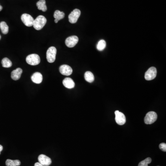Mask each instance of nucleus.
Here are the masks:
<instances>
[{
	"label": "nucleus",
	"instance_id": "1",
	"mask_svg": "<svg viewBox=\"0 0 166 166\" xmlns=\"http://www.w3.org/2000/svg\"><path fill=\"white\" fill-rule=\"evenodd\" d=\"M47 22V19L45 17L39 15L34 20L33 27L37 30H40L44 26Z\"/></svg>",
	"mask_w": 166,
	"mask_h": 166
},
{
	"label": "nucleus",
	"instance_id": "2",
	"mask_svg": "<svg viewBox=\"0 0 166 166\" xmlns=\"http://www.w3.org/2000/svg\"><path fill=\"white\" fill-rule=\"evenodd\" d=\"M56 48L54 47L49 48L46 53V58L49 63H53L55 61L56 55Z\"/></svg>",
	"mask_w": 166,
	"mask_h": 166
},
{
	"label": "nucleus",
	"instance_id": "3",
	"mask_svg": "<svg viewBox=\"0 0 166 166\" xmlns=\"http://www.w3.org/2000/svg\"><path fill=\"white\" fill-rule=\"evenodd\" d=\"M26 63L32 66H36L40 63V58L39 55L35 54L28 55L26 58Z\"/></svg>",
	"mask_w": 166,
	"mask_h": 166
},
{
	"label": "nucleus",
	"instance_id": "4",
	"mask_svg": "<svg viewBox=\"0 0 166 166\" xmlns=\"http://www.w3.org/2000/svg\"><path fill=\"white\" fill-rule=\"evenodd\" d=\"M157 115L156 112L151 111L146 114L144 118V123L146 124H152L157 120Z\"/></svg>",
	"mask_w": 166,
	"mask_h": 166
},
{
	"label": "nucleus",
	"instance_id": "5",
	"mask_svg": "<svg viewBox=\"0 0 166 166\" xmlns=\"http://www.w3.org/2000/svg\"><path fill=\"white\" fill-rule=\"evenodd\" d=\"M21 19L25 26L28 27L33 26L34 19L32 16L27 13L23 14L21 16Z\"/></svg>",
	"mask_w": 166,
	"mask_h": 166
},
{
	"label": "nucleus",
	"instance_id": "6",
	"mask_svg": "<svg viewBox=\"0 0 166 166\" xmlns=\"http://www.w3.org/2000/svg\"><path fill=\"white\" fill-rule=\"evenodd\" d=\"M81 12L78 9L73 10L70 14L69 15V19L70 22L72 24H74L78 21V19L80 17Z\"/></svg>",
	"mask_w": 166,
	"mask_h": 166
},
{
	"label": "nucleus",
	"instance_id": "7",
	"mask_svg": "<svg viewBox=\"0 0 166 166\" xmlns=\"http://www.w3.org/2000/svg\"><path fill=\"white\" fill-rule=\"evenodd\" d=\"M157 74V70L156 67H151L145 73L144 78L148 81L153 80L156 78Z\"/></svg>",
	"mask_w": 166,
	"mask_h": 166
},
{
	"label": "nucleus",
	"instance_id": "8",
	"mask_svg": "<svg viewBox=\"0 0 166 166\" xmlns=\"http://www.w3.org/2000/svg\"><path fill=\"white\" fill-rule=\"evenodd\" d=\"M114 113L116 115L115 120L117 123L120 126L125 124L126 122V118L124 114H123L122 112H120L118 110L116 111Z\"/></svg>",
	"mask_w": 166,
	"mask_h": 166
},
{
	"label": "nucleus",
	"instance_id": "9",
	"mask_svg": "<svg viewBox=\"0 0 166 166\" xmlns=\"http://www.w3.org/2000/svg\"><path fill=\"white\" fill-rule=\"evenodd\" d=\"M79 42V38L76 36H72L66 39L65 44L69 48H73Z\"/></svg>",
	"mask_w": 166,
	"mask_h": 166
},
{
	"label": "nucleus",
	"instance_id": "10",
	"mask_svg": "<svg viewBox=\"0 0 166 166\" xmlns=\"http://www.w3.org/2000/svg\"><path fill=\"white\" fill-rule=\"evenodd\" d=\"M38 160L40 163L44 166H49L52 163L51 159L49 157L43 154L39 155Z\"/></svg>",
	"mask_w": 166,
	"mask_h": 166
},
{
	"label": "nucleus",
	"instance_id": "11",
	"mask_svg": "<svg viewBox=\"0 0 166 166\" xmlns=\"http://www.w3.org/2000/svg\"><path fill=\"white\" fill-rule=\"evenodd\" d=\"M59 71L63 75L69 76L73 73V69L69 66L67 65H61L59 69Z\"/></svg>",
	"mask_w": 166,
	"mask_h": 166
},
{
	"label": "nucleus",
	"instance_id": "12",
	"mask_svg": "<svg viewBox=\"0 0 166 166\" xmlns=\"http://www.w3.org/2000/svg\"><path fill=\"white\" fill-rule=\"evenodd\" d=\"M31 79L33 82L36 84H39L41 83L42 81V75L39 72H36L32 75Z\"/></svg>",
	"mask_w": 166,
	"mask_h": 166
},
{
	"label": "nucleus",
	"instance_id": "13",
	"mask_svg": "<svg viewBox=\"0 0 166 166\" xmlns=\"http://www.w3.org/2000/svg\"><path fill=\"white\" fill-rule=\"evenodd\" d=\"M22 72V70L20 68L16 69L11 73V78L14 80H19L21 77Z\"/></svg>",
	"mask_w": 166,
	"mask_h": 166
},
{
	"label": "nucleus",
	"instance_id": "14",
	"mask_svg": "<svg viewBox=\"0 0 166 166\" xmlns=\"http://www.w3.org/2000/svg\"><path fill=\"white\" fill-rule=\"evenodd\" d=\"M63 85L67 88L73 89L75 87L73 80L70 78H66L63 80Z\"/></svg>",
	"mask_w": 166,
	"mask_h": 166
},
{
	"label": "nucleus",
	"instance_id": "15",
	"mask_svg": "<svg viewBox=\"0 0 166 166\" xmlns=\"http://www.w3.org/2000/svg\"><path fill=\"white\" fill-rule=\"evenodd\" d=\"M37 6L38 9L42 10L43 12H45L47 10L45 0H39L37 3Z\"/></svg>",
	"mask_w": 166,
	"mask_h": 166
},
{
	"label": "nucleus",
	"instance_id": "16",
	"mask_svg": "<svg viewBox=\"0 0 166 166\" xmlns=\"http://www.w3.org/2000/svg\"><path fill=\"white\" fill-rule=\"evenodd\" d=\"M85 80L89 83H92L94 81L95 78L93 73L90 71H87L85 73Z\"/></svg>",
	"mask_w": 166,
	"mask_h": 166
},
{
	"label": "nucleus",
	"instance_id": "17",
	"mask_svg": "<svg viewBox=\"0 0 166 166\" xmlns=\"http://www.w3.org/2000/svg\"><path fill=\"white\" fill-rule=\"evenodd\" d=\"M21 164L20 161L18 160H12L10 159H7L6 161L7 166H19Z\"/></svg>",
	"mask_w": 166,
	"mask_h": 166
},
{
	"label": "nucleus",
	"instance_id": "18",
	"mask_svg": "<svg viewBox=\"0 0 166 166\" xmlns=\"http://www.w3.org/2000/svg\"><path fill=\"white\" fill-rule=\"evenodd\" d=\"M65 17V13L63 12H61L60 11L56 10L54 14V17L55 19L59 20H61L63 19Z\"/></svg>",
	"mask_w": 166,
	"mask_h": 166
},
{
	"label": "nucleus",
	"instance_id": "19",
	"mask_svg": "<svg viewBox=\"0 0 166 166\" xmlns=\"http://www.w3.org/2000/svg\"><path fill=\"white\" fill-rule=\"evenodd\" d=\"M0 28L4 34H7L9 31V27L7 24L4 21L0 23Z\"/></svg>",
	"mask_w": 166,
	"mask_h": 166
},
{
	"label": "nucleus",
	"instance_id": "20",
	"mask_svg": "<svg viewBox=\"0 0 166 166\" xmlns=\"http://www.w3.org/2000/svg\"><path fill=\"white\" fill-rule=\"evenodd\" d=\"M1 64L3 67L9 68L12 66V63L9 59L7 58H4L1 60Z\"/></svg>",
	"mask_w": 166,
	"mask_h": 166
},
{
	"label": "nucleus",
	"instance_id": "21",
	"mask_svg": "<svg viewBox=\"0 0 166 166\" xmlns=\"http://www.w3.org/2000/svg\"><path fill=\"white\" fill-rule=\"evenodd\" d=\"M106 46V42L105 40H101L98 42L97 48L99 51H103L105 49Z\"/></svg>",
	"mask_w": 166,
	"mask_h": 166
},
{
	"label": "nucleus",
	"instance_id": "22",
	"mask_svg": "<svg viewBox=\"0 0 166 166\" xmlns=\"http://www.w3.org/2000/svg\"><path fill=\"white\" fill-rule=\"evenodd\" d=\"M152 161V160L150 157H148L146 158L145 160L141 161L138 166H148L149 164L151 163V162Z\"/></svg>",
	"mask_w": 166,
	"mask_h": 166
},
{
	"label": "nucleus",
	"instance_id": "23",
	"mask_svg": "<svg viewBox=\"0 0 166 166\" xmlns=\"http://www.w3.org/2000/svg\"><path fill=\"white\" fill-rule=\"evenodd\" d=\"M159 148L160 149L161 151H164V152H166V144L165 143H161V144H160L159 145Z\"/></svg>",
	"mask_w": 166,
	"mask_h": 166
},
{
	"label": "nucleus",
	"instance_id": "24",
	"mask_svg": "<svg viewBox=\"0 0 166 166\" xmlns=\"http://www.w3.org/2000/svg\"><path fill=\"white\" fill-rule=\"evenodd\" d=\"M34 166H44L42 165L41 164L39 163H36L35 164Z\"/></svg>",
	"mask_w": 166,
	"mask_h": 166
},
{
	"label": "nucleus",
	"instance_id": "25",
	"mask_svg": "<svg viewBox=\"0 0 166 166\" xmlns=\"http://www.w3.org/2000/svg\"><path fill=\"white\" fill-rule=\"evenodd\" d=\"M3 150V146L1 145H0V154H1V152Z\"/></svg>",
	"mask_w": 166,
	"mask_h": 166
},
{
	"label": "nucleus",
	"instance_id": "26",
	"mask_svg": "<svg viewBox=\"0 0 166 166\" xmlns=\"http://www.w3.org/2000/svg\"><path fill=\"white\" fill-rule=\"evenodd\" d=\"M2 9H3V7L1 5H0V11H1Z\"/></svg>",
	"mask_w": 166,
	"mask_h": 166
},
{
	"label": "nucleus",
	"instance_id": "27",
	"mask_svg": "<svg viewBox=\"0 0 166 166\" xmlns=\"http://www.w3.org/2000/svg\"><path fill=\"white\" fill-rule=\"evenodd\" d=\"M54 22H55V23H57L58 22V20H57V19H54Z\"/></svg>",
	"mask_w": 166,
	"mask_h": 166
},
{
	"label": "nucleus",
	"instance_id": "28",
	"mask_svg": "<svg viewBox=\"0 0 166 166\" xmlns=\"http://www.w3.org/2000/svg\"><path fill=\"white\" fill-rule=\"evenodd\" d=\"M1 39V36L0 35V40Z\"/></svg>",
	"mask_w": 166,
	"mask_h": 166
},
{
	"label": "nucleus",
	"instance_id": "29",
	"mask_svg": "<svg viewBox=\"0 0 166 166\" xmlns=\"http://www.w3.org/2000/svg\"></svg>",
	"mask_w": 166,
	"mask_h": 166
}]
</instances>
